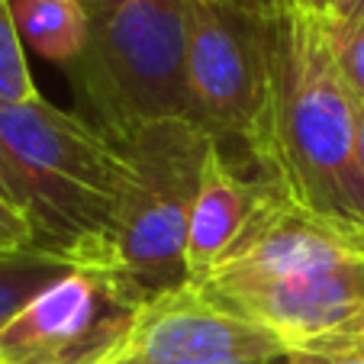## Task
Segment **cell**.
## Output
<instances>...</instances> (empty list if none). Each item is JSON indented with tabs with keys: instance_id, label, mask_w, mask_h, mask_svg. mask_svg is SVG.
Returning a JSON list of instances; mask_svg holds the SVG:
<instances>
[{
	"instance_id": "1",
	"label": "cell",
	"mask_w": 364,
	"mask_h": 364,
	"mask_svg": "<svg viewBox=\"0 0 364 364\" xmlns=\"http://www.w3.org/2000/svg\"><path fill=\"white\" fill-rule=\"evenodd\" d=\"M264 55L268 149L262 184L319 216L364 226L358 103L338 71L329 20L281 0L264 14Z\"/></svg>"
},
{
	"instance_id": "2",
	"label": "cell",
	"mask_w": 364,
	"mask_h": 364,
	"mask_svg": "<svg viewBox=\"0 0 364 364\" xmlns=\"http://www.w3.org/2000/svg\"><path fill=\"white\" fill-rule=\"evenodd\" d=\"M0 136L29 184L36 245L81 271L107 274L129 178L126 151L87 117L58 110L46 97L0 103Z\"/></svg>"
},
{
	"instance_id": "3",
	"label": "cell",
	"mask_w": 364,
	"mask_h": 364,
	"mask_svg": "<svg viewBox=\"0 0 364 364\" xmlns=\"http://www.w3.org/2000/svg\"><path fill=\"white\" fill-rule=\"evenodd\" d=\"M213 145L210 132L187 117L151 119L119 142L129 178L117 206L107 277L136 303L191 281L187 226Z\"/></svg>"
},
{
	"instance_id": "4",
	"label": "cell",
	"mask_w": 364,
	"mask_h": 364,
	"mask_svg": "<svg viewBox=\"0 0 364 364\" xmlns=\"http://www.w3.org/2000/svg\"><path fill=\"white\" fill-rule=\"evenodd\" d=\"M87 16L68 75L90 123L119 145L142 123L187 117V0H97Z\"/></svg>"
},
{
	"instance_id": "5",
	"label": "cell",
	"mask_w": 364,
	"mask_h": 364,
	"mask_svg": "<svg viewBox=\"0 0 364 364\" xmlns=\"http://www.w3.org/2000/svg\"><path fill=\"white\" fill-rule=\"evenodd\" d=\"M187 117L245 178L262 181L268 149L264 10L187 0Z\"/></svg>"
},
{
	"instance_id": "6",
	"label": "cell",
	"mask_w": 364,
	"mask_h": 364,
	"mask_svg": "<svg viewBox=\"0 0 364 364\" xmlns=\"http://www.w3.org/2000/svg\"><path fill=\"white\" fill-rule=\"evenodd\" d=\"M229 313L268 329L287 351L348 355L364 348V258L284 277L191 281Z\"/></svg>"
},
{
	"instance_id": "7",
	"label": "cell",
	"mask_w": 364,
	"mask_h": 364,
	"mask_svg": "<svg viewBox=\"0 0 364 364\" xmlns=\"http://www.w3.org/2000/svg\"><path fill=\"white\" fill-rule=\"evenodd\" d=\"M139 306L113 277L75 268L0 329V364H103Z\"/></svg>"
},
{
	"instance_id": "8",
	"label": "cell",
	"mask_w": 364,
	"mask_h": 364,
	"mask_svg": "<svg viewBox=\"0 0 364 364\" xmlns=\"http://www.w3.org/2000/svg\"><path fill=\"white\" fill-rule=\"evenodd\" d=\"M284 351L268 329L229 313L187 281L142 303L129 332L103 364H226Z\"/></svg>"
},
{
	"instance_id": "9",
	"label": "cell",
	"mask_w": 364,
	"mask_h": 364,
	"mask_svg": "<svg viewBox=\"0 0 364 364\" xmlns=\"http://www.w3.org/2000/svg\"><path fill=\"white\" fill-rule=\"evenodd\" d=\"M364 258V226L319 216L287 200L277 187L262 184L245 229L203 277H284L326 264Z\"/></svg>"
},
{
	"instance_id": "10",
	"label": "cell",
	"mask_w": 364,
	"mask_h": 364,
	"mask_svg": "<svg viewBox=\"0 0 364 364\" xmlns=\"http://www.w3.org/2000/svg\"><path fill=\"white\" fill-rule=\"evenodd\" d=\"M258 181L245 178L220 149H210L200 174V191L187 226V271L203 277L206 271L229 252L239 232L245 229L255 203Z\"/></svg>"
},
{
	"instance_id": "11",
	"label": "cell",
	"mask_w": 364,
	"mask_h": 364,
	"mask_svg": "<svg viewBox=\"0 0 364 364\" xmlns=\"http://www.w3.org/2000/svg\"><path fill=\"white\" fill-rule=\"evenodd\" d=\"M23 46L39 58L71 68L87 48L90 16L77 0H7Z\"/></svg>"
},
{
	"instance_id": "12",
	"label": "cell",
	"mask_w": 364,
	"mask_h": 364,
	"mask_svg": "<svg viewBox=\"0 0 364 364\" xmlns=\"http://www.w3.org/2000/svg\"><path fill=\"white\" fill-rule=\"evenodd\" d=\"M75 271L65 258L42 248H14L0 252V329L33 300L36 294Z\"/></svg>"
},
{
	"instance_id": "13",
	"label": "cell",
	"mask_w": 364,
	"mask_h": 364,
	"mask_svg": "<svg viewBox=\"0 0 364 364\" xmlns=\"http://www.w3.org/2000/svg\"><path fill=\"white\" fill-rule=\"evenodd\" d=\"M39 87L26 65V46L14 26L10 4H0V103L39 100Z\"/></svg>"
},
{
	"instance_id": "14",
	"label": "cell",
	"mask_w": 364,
	"mask_h": 364,
	"mask_svg": "<svg viewBox=\"0 0 364 364\" xmlns=\"http://www.w3.org/2000/svg\"><path fill=\"white\" fill-rule=\"evenodd\" d=\"M332 36H336V62L338 71H342L345 87L355 97V103L364 107V26L355 29V33H336L332 29Z\"/></svg>"
},
{
	"instance_id": "15",
	"label": "cell",
	"mask_w": 364,
	"mask_h": 364,
	"mask_svg": "<svg viewBox=\"0 0 364 364\" xmlns=\"http://www.w3.org/2000/svg\"><path fill=\"white\" fill-rule=\"evenodd\" d=\"M0 197L7 200L10 206H16L23 216L29 220V213H33V197H29V184L26 178H23L20 165H16L14 151H10L7 139L0 136ZM36 232V229H33Z\"/></svg>"
},
{
	"instance_id": "16",
	"label": "cell",
	"mask_w": 364,
	"mask_h": 364,
	"mask_svg": "<svg viewBox=\"0 0 364 364\" xmlns=\"http://www.w3.org/2000/svg\"><path fill=\"white\" fill-rule=\"evenodd\" d=\"M14 248H39V245H36L33 223L16 206H10L0 197V252H14Z\"/></svg>"
},
{
	"instance_id": "17",
	"label": "cell",
	"mask_w": 364,
	"mask_h": 364,
	"mask_svg": "<svg viewBox=\"0 0 364 364\" xmlns=\"http://www.w3.org/2000/svg\"><path fill=\"white\" fill-rule=\"evenodd\" d=\"M336 33H355L364 26V0H338L329 14Z\"/></svg>"
},
{
	"instance_id": "18",
	"label": "cell",
	"mask_w": 364,
	"mask_h": 364,
	"mask_svg": "<svg viewBox=\"0 0 364 364\" xmlns=\"http://www.w3.org/2000/svg\"><path fill=\"white\" fill-rule=\"evenodd\" d=\"M290 364H364L361 351H348V355H319V351H287Z\"/></svg>"
},
{
	"instance_id": "19",
	"label": "cell",
	"mask_w": 364,
	"mask_h": 364,
	"mask_svg": "<svg viewBox=\"0 0 364 364\" xmlns=\"http://www.w3.org/2000/svg\"><path fill=\"white\" fill-rule=\"evenodd\" d=\"M290 4H296V7L306 10V14L326 16V20H329V10H332V0H290Z\"/></svg>"
},
{
	"instance_id": "20",
	"label": "cell",
	"mask_w": 364,
	"mask_h": 364,
	"mask_svg": "<svg viewBox=\"0 0 364 364\" xmlns=\"http://www.w3.org/2000/svg\"><path fill=\"white\" fill-rule=\"evenodd\" d=\"M355 123H358V159H361V168H364V107L361 103H358Z\"/></svg>"
},
{
	"instance_id": "21",
	"label": "cell",
	"mask_w": 364,
	"mask_h": 364,
	"mask_svg": "<svg viewBox=\"0 0 364 364\" xmlns=\"http://www.w3.org/2000/svg\"><path fill=\"white\" fill-rule=\"evenodd\" d=\"M258 4H262L264 14H268V10H277V7H281V0H258Z\"/></svg>"
},
{
	"instance_id": "22",
	"label": "cell",
	"mask_w": 364,
	"mask_h": 364,
	"mask_svg": "<svg viewBox=\"0 0 364 364\" xmlns=\"http://www.w3.org/2000/svg\"><path fill=\"white\" fill-rule=\"evenodd\" d=\"M264 361H268V358H245V361H226V364H264Z\"/></svg>"
},
{
	"instance_id": "23",
	"label": "cell",
	"mask_w": 364,
	"mask_h": 364,
	"mask_svg": "<svg viewBox=\"0 0 364 364\" xmlns=\"http://www.w3.org/2000/svg\"><path fill=\"white\" fill-rule=\"evenodd\" d=\"M226 4H242V7H258V10H262V4H258V0H226Z\"/></svg>"
},
{
	"instance_id": "24",
	"label": "cell",
	"mask_w": 364,
	"mask_h": 364,
	"mask_svg": "<svg viewBox=\"0 0 364 364\" xmlns=\"http://www.w3.org/2000/svg\"><path fill=\"white\" fill-rule=\"evenodd\" d=\"M264 364H290V358H287V351H284V355H277V358H268Z\"/></svg>"
},
{
	"instance_id": "25",
	"label": "cell",
	"mask_w": 364,
	"mask_h": 364,
	"mask_svg": "<svg viewBox=\"0 0 364 364\" xmlns=\"http://www.w3.org/2000/svg\"><path fill=\"white\" fill-rule=\"evenodd\" d=\"M77 4H81L84 10H90V7H94V4H97V0H77Z\"/></svg>"
},
{
	"instance_id": "26",
	"label": "cell",
	"mask_w": 364,
	"mask_h": 364,
	"mask_svg": "<svg viewBox=\"0 0 364 364\" xmlns=\"http://www.w3.org/2000/svg\"><path fill=\"white\" fill-rule=\"evenodd\" d=\"M336 4H338V0H332V7H336ZM329 14H332V10H329Z\"/></svg>"
},
{
	"instance_id": "27",
	"label": "cell",
	"mask_w": 364,
	"mask_h": 364,
	"mask_svg": "<svg viewBox=\"0 0 364 364\" xmlns=\"http://www.w3.org/2000/svg\"><path fill=\"white\" fill-rule=\"evenodd\" d=\"M119 364H132V361H119Z\"/></svg>"
},
{
	"instance_id": "28",
	"label": "cell",
	"mask_w": 364,
	"mask_h": 364,
	"mask_svg": "<svg viewBox=\"0 0 364 364\" xmlns=\"http://www.w3.org/2000/svg\"><path fill=\"white\" fill-rule=\"evenodd\" d=\"M0 4H7V0H0Z\"/></svg>"
}]
</instances>
